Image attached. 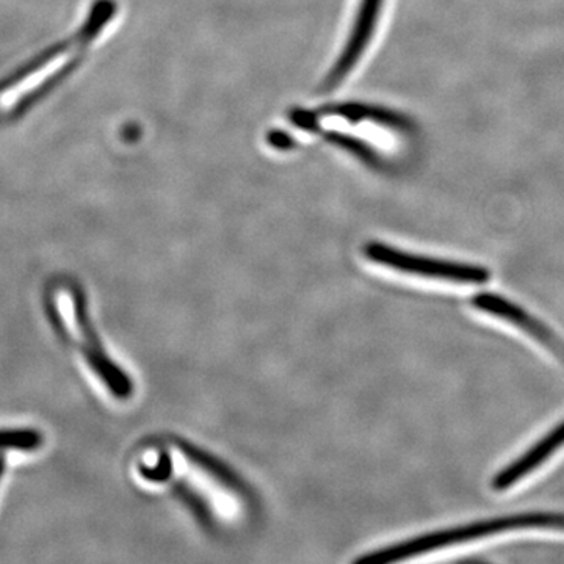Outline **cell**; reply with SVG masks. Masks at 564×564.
<instances>
[{"mask_svg": "<svg viewBox=\"0 0 564 564\" xmlns=\"http://www.w3.org/2000/svg\"><path fill=\"white\" fill-rule=\"evenodd\" d=\"M364 251L370 261L395 272L414 274V276L456 282V284H486L491 280V273L485 267L410 254L384 243H369Z\"/></svg>", "mask_w": 564, "mask_h": 564, "instance_id": "cell-3", "label": "cell"}, {"mask_svg": "<svg viewBox=\"0 0 564 564\" xmlns=\"http://www.w3.org/2000/svg\"><path fill=\"white\" fill-rule=\"evenodd\" d=\"M3 473H6V456L0 455V480H2Z\"/></svg>", "mask_w": 564, "mask_h": 564, "instance_id": "cell-9", "label": "cell"}, {"mask_svg": "<svg viewBox=\"0 0 564 564\" xmlns=\"http://www.w3.org/2000/svg\"><path fill=\"white\" fill-rule=\"evenodd\" d=\"M74 317H76L77 326L82 337V352L85 359L90 364L91 369L102 378L104 384L109 388L118 399H128L132 393V383L128 375L121 372L115 362H111L104 352L102 345L96 337L95 329L91 328L90 317L85 310L84 296L79 291H73Z\"/></svg>", "mask_w": 564, "mask_h": 564, "instance_id": "cell-6", "label": "cell"}, {"mask_svg": "<svg viewBox=\"0 0 564 564\" xmlns=\"http://www.w3.org/2000/svg\"><path fill=\"white\" fill-rule=\"evenodd\" d=\"M473 306L481 313L502 318L521 329L522 333L529 334L533 340L543 345L545 350L554 355L564 366V340L562 337L547 328L543 322L534 318L532 314L519 307L518 304L511 303L503 296L494 295V293H478L473 299Z\"/></svg>", "mask_w": 564, "mask_h": 564, "instance_id": "cell-5", "label": "cell"}, {"mask_svg": "<svg viewBox=\"0 0 564 564\" xmlns=\"http://www.w3.org/2000/svg\"><path fill=\"white\" fill-rule=\"evenodd\" d=\"M115 0H96L79 31L47 47L0 80V121L17 120L76 68L82 54L115 17Z\"/></svg>", "mask_w": 564, "mask_h": 564, "instance_id": "cell-1", "label": "cell"}, {"mask_svg": "<svg viewBox=\"0 0 564 564\" xmlns=\"http://www.w3.org/2000/svg\"><path fill=\"white\" fill-rule=\"evenodd\" d=\"M521 529H564V514L529 513L503 516V518L486 519V521L474 522V524L456 527V529L440 530L414 538L406 543L395 544L383 551L362 556L359 563H393L411 556L426 554L436 549L448 547V545L469 543V541L481 540L492 534L511 532Z\"/></svg>", "mask_w": 564, "mask_h": 564, "instance_id": "cell-2", "label": "cell"}, {"mask_svg": "<svg viewBox=\"0 0 564 564\" xmlns=\"http://www.w3.org/2000/svg\"><path fill=\"white\" fill-rule=\"evenodd\" d=\"M43 445V434L32 429L0 430V451H35Z\"/></svg>", "mask_w": 564, "mask_h": 564, "instance_id": "cell-8", "label": "cell"}, {"mask_svg": "<svg viewBox=\"0 0 564 564\" xmlns=\"http://www.w3.org/2000/svg\"><path fill=\"white\" fill-rule=\"evenodd\" d=\"M383 3L384 0H361L350 36H348L347 43H345L343 54L334 63L332 70H329L328 76L323 82V91H333L334 88L339 87L347 79L348 74L358 65V62L361 61L367 47H369L370 41L373 39Z\"/></svg>", "mask_w": 564, "mask_h": 564, "instance_id": "cell-4", "label": "cell"}, {"mask_svg": "<svg viewBox=\"0 0 564 564\" xmlns=\"http://www.w3.org/2000/svg\"><path fill=\"white\" fill-rule=\"evenodd\" d=\"M564 445V422L560 423L551 433L545 434L543 440L538 441L532 448L519 456L516 462L508 464L503 470L494 477L492 488L496 491H505L525 478L527 475L543 466L552 455L556 454L560 447Z\"/></svg>", "mask_w": 564, "mask_h": 564, "instance_id": "cell-7", "label": "cell"}]
</instances>
